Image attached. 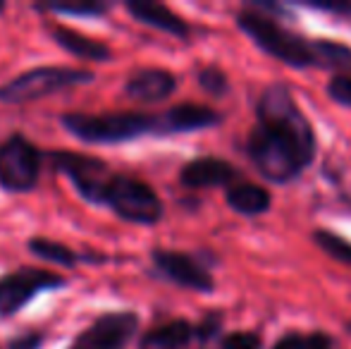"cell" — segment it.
Masks as SVG:
<instances>
[{"mask_svg":"<svg viewBox=\"0 0 351 349\" xmlns=\"http://www.w3.org/2000/svg\"><path fill=\"white\" fill-rule=\"evenodd\" d=\"M48 160L88 204L108 206L122 220L136 225H156L162 218V201L146 182L132 175H112L103 160L72 151H56Z\"/></svg>","mask_w":351,"mask_h":349,"instance_id":"cell-1","label":"cell"},{"mask_svg":"<svg viewBox=\"0 0 351 349\" xmlns=\"http://www.w3.org/2000/svg\"><path fill=\"white\" fill-rule=\"evenodd\" d=\"M60 125L86 144H122L139 139L143 134H160V115L143 112H108V115H86L67 112Z\"/></svg>","mask_w":351,"mask_h":349,"instance_id":"cell-2","label":"cell"},{"mask_svg":"<svg viewBox=\"0 0 351 349\" xmlns=\"http://www.w3.org/2000/svg\"><path fill=\"white\" fill-rule=\"evenodd\" d=\"M258 127L273 132V134L287 139L291 146L301 151L308 160H313L315 154V136L308 120L299 110L294 96L287 86L275 84L265 88V93L258 101Z\"/></svg>","mask_w":351,"mask_h":349,"instance_id":"cell-3","label":"cell"},{"mask_svg":"<svg viewBox=\"0 0 351 349\" xmlns=\"http://www.w3.org/2000/svg\"><path fill=\"white\" fill-rule=\"evenodd\" d=\"M241 32H246L251 36V41L265 51L268 56H273L275 60L285 62L291 67H308L315 65V53L313 43L304 41L296 34L282 29L275 19L265 17V14L256 12V10H244L237 17Z\"/></svg>","mask_w":351,"mask_h":349,"instance_id":"cell-4","label":"cell"},{"mask_svg":"<svg viewBox=\"0 0 351 349\" xmlns=\"http://www.w3.org/2000/svg\"><path fill=\"white\" fill-rule=\"evenodd\" d=\"M93 72L79 70V67L65 65H43L17 75L14 80L0 86V101L3 103H29L58 93L62 88L77 84H91Z\"/></svg>","mask_w":351,"mask_h":349,"instance_id":"cell-5","label":"cell"},{"mask_svg":"<svg viewBox=\"0 0 351 349\" xmlns=\"http://www.w3.org/2000/svg\"><path fill=\"white\" fill-rule=\"evenodd\" d=\"M249 158L258 168V173L273 182H287L296 177L311 163L299 149L285 141L273 132L256 127L249 136Z\"/></svg>","mask_w":351,"mask_h":349,"instance_id":"cell-6","label":"cell"},{"mask_svg":"<svg viewBox=\"0 0 351 349\" xmlns=\"http://www.w3.org/2000/svg\"><path fill=\"white\" fill-rule=\"evenodd\" d=\"M41 151L24 139L22 134H12L0 144V186L5 191L24 194L38 184L41 175Z\"/></svg>","mask_w":351,"mask_h":349,"instance_id":"cell-7","label":"cell"},{"mask_svg":"<svg viewBox=\"0 0 351 349\" xmlns=\"http://www.w3.org/2000/svg\"><path fill=\"white\" fill-rule=\"evenodd\" d=\"M65 285L67 280L62 275L43 268H29V265L3 275L0 278V316H12L36 294L46 289H60Z\"/></svg>","mask_w":351,"mask_h":349,"instance_id":"cell-8","label":"cell"},{"mask_svg":"<svg viewBox=\"0 0 351 349\" xmlns=\"http://www.w3.org/2000/svg\"><path fill=\"white\" fill-rule=\"evenodd\" d=\"M139 316L132 311L103 313L74 340L70 349H125L136 335Z\"/></svg>","mask_w":351,"mask_h":349,"instance_id":"cell-9","label":"cell"},{"mask_svg":"<svg viewBox=\"0 0 351 349\" xmlns=\"http://www.w3.org/2000/svg\"><path fill=\"white\" fill-rule=\"evenodd\" d=\"M153 265L158 273H162L167 280L182 285L186 289H196V292H213V278L210 273L199 265L191 256L180 252H167V249H156L151 254Z\"/></svg>","mask_w":351,"mask_h":349,"instance_id":"cell-10","label":"cell"},{"mask_svg":"<svg viewBox=\"0 0 351 349\" xmlns=\"http://www.w3.org/2000/svg\"><path fill=\"white\" fill-rule=\"evenodd\" d=\"M220 122L213 108L196 106V103H182V106L170 108L160 115V134H182V132L206 130Z\"/></svg>","mask_w":351,"mask_h":349,"instance_id":"cell-11","label":"cell"},{"mask_svg":"<svg viewBox=\"0 0 351 349\" xmlns=\"http://www.w3.org/2000/svg\"><path fill=\"white\" fill-rule=\"evenodd\" d=\"M127 12L141 24H148L153 29H160L165 34H172L177 38H186L189 36V27L180 14L172 12L167 5L153 3V0H130L125 5Z\"/></svg>","mask_w":351,"mask_h":349,"instance_id":"cell-12","label":"cell"},{"mask_svg":"<svg viewBox=\"0 0 351 349\" xmlns=\"http://www.w3.org/2000/svg\"><path fill=\"white\" fill-rule=\"evenodd\" d=\"M237 177V170L227 160L220 158H196L182 168V184L189 189H206V186H225Z\"/></svg>","mask_w":351,"mask_h":349,"instance_id":"cell-13","label":"cell"},{"mask_svg":"<svg viewBox=\"0 0 351 349\" xmlns=\"http://www.w3.org/2000/svg\"><path fill=\"white\" fill-rule=\"evenodd\" d=\"M177 88V80L167 70H141L132 75L125 84V93L141 103H158L165 101Z\"/></svg>","mask_w":351,"mask_h":349,"instance_id":"cell-14","label":"cell"},{"mask_svg":"<svg viewBox=\"0 0 351 349\" xmlns=\"http://www.w3.org/2000/svg\"><path fill=\"white\" fill-rule=\"evenodd\" d=\"M48 34H51V38L62 48V51H67L74 58H82V60H93V62H106V60H110V58H112L110 46L96 41V38L84 36V34L74 32V29H67V27L56 24V27H48Z\"/></svg>","mask_w":351,"mask_h":349,"instance_id":"cell-15","label":"cell"},{"mask_svg":"<svg viewBox=\"0 0 351 349\" xmlns=\"http://www.w3.org/2000/svg\"><path fill=\"white\" fill-rule=\"evenodd\" d=\"M199 335L194 330V326L186 321H172L165 326L156 328V330H148L141 337L139 349H182L191 342V337Z\"/></svg>","mask_w":351,"mask_h":349,"instance_id":"cell-16","label":"cell"},{"mask_svg":"<svg viewBox=\"0 0 351 349\" xmlns=\"http://www.w3.org/2000/svg\"><path fill=\"white\" fill-rule=\"evenodd\" d=\"M27 249L34 254V256L43 258L48 263H56V265H65V268H74L79 261H106L103 256H91V254H77L72 252L70 247L60 242H53V239H46V237H32L27 242Z\"/></svg>","mask_w":351,"mask_h":349,"instance_id":"cell-17","label":"cell"},{"mask_svg":"<svg viewBox=\"0 0 351 349\" xmlns=\"http://www.w3.org/2000/svg\"><path fill=\"white\" fill-rule=\"evenodd\" d=\"M227 204L241 215H261L270 208V194L263 186L237 184L227 191Z\"/></svg>","mask_w":351,"mask_h":349,"instance_id":"cell-18","label":"cell"},{"mask_svg":"<svg viewBox=\"0 0 351 349\" xmlns=\"http://www.w3.org/2000/svg\"><path fill=\"white\" fill-rule=\"evenodd\" d=\"M315 65L339 72V77H351V48L335 41H313Z\"/></svg>","mask_w":351,"mask_h":349,"instance_id":"cell-19","label":"cell"},{"mask_svg":"<svg viewBox=\"0 0 351 349\" xmlns=\"http://www.w3.org/2000/svg\"><path fill=\"white\" fill-rule=\"evenodd\" d=\"M313 242L318 244V247L323 249L328 256H332V258H337V261L351 265V242H347L344 237L330 232V230H315Z\"/></svg>","mask_w":351,"mask_h":349,"instance_id":"cell-20","label":"cell"},{"mask_svg":"<svg viewBox=\"0 0 351 349\" xmlns=\"http://www.w3.org/2000/svg\"><path fill=\"white\" fill-rule=\"evenodd\" d=\"M36 10L53 14H67V17H101L108 12L106 3H84V5H58V3H38Z\"/></svg>","mask_w":351,"mask_h":349,"instance_id":"cell-21","label":"cell"},{"mask_svg":"<svg viewBox=\"0 0 351 349\" xmlns=\"http://www.w3.org/2000/svg\"><path fill=\"white\" fill-rule=\"evenodd\" d=\"M199 84L208 93H213V96H222L227 91V77L220 70H215V67H208V70H204L199 75Z\"/></svg>","mask_w":351,"mask_h":349,"instance_id":"cell-22","label":"cell"},{"mask_svg":"<svg viewBox=\"0 0 351 349\" xmlns=\"http://www.w3.org/2000/svg\"><path fill=\"white\" fill-rule=\"evenodd\" d=\"M328 93L332 101L351 108V77H335L328 84Z\"/></svg>","mask_w":351,"mask_h":349,"instance_id":"cell-23","label":"cell"},{"mask_svg":"<svg viewBox=\"0 0 351 349\" xmlns=\"http://www.w3.org/2000/svg\"><path fill=\"white\" fill-rule=\"evenodd\" d=\"M222 349H261V340L254 333H232L222 340Z\"/></svg>","mask_w":351,"mask_h":349,"instance_id":"cell-24","label":"cell"},{"mask_svg":"<svg viewBox=\"0 0 351 349\" xmlns=\"http://www.w3.org/2000/svg\"><path fill=\"white\" fill-rule=\"evenodd\" d=\"M43 333H27L22 337L10 340V349H41Z\"/></svg>","mask_w":351,"mask_h":349,"instance_id":"cell-25","label":"cell"},{"mask_svg":"<svg viewBox=\"0 0 351 349\" xmlns=\"http://www.w3.org/2000/svg\"><path fill=\"white\" fill-rule=\"evenodd\" d=\"M308 8L323 10V12H335V14H351V3H318V0H308Z\"/></svg>","mask_w":351,"mask_h":349,"instance_id":"cell-26","label":"cell"},{"mask_svg":"<svg viewBox=\"0 0 351 349\" xmlns=\"http://www.w3.org/2000/svg\"><path fill=\"white\" fill-rule=\"evenodd\" d=\"M304 349H332V342L323 333H313L304 340Z\"/></svg>","mask_w":351,"mask_h":349,"instance_id":"cell-27","label":"cell"},{"mask_svg":"<svg viewBox=\"0 0 351 349\" xmlns=\"http://www.w3.org/2000/svg\"><path fill=\"white\" fill-rule=\"evenodd\" d=\"M304 335H287L275 345V349H304Z\"/></svg>","mask_w":351,"mask_h":349,"instance_id":"cell-28","label":"cell"},{"mask_svg":"<svg viewBox=\"0 0 351 349\" xmlns=\"http://www.w3.org/2000/svg\"><path fill=\"white\" fill-rule=\"evenodd\" d=\"M3 12H5V3L0 0V14H3Z\"/></svg>","mask_w":351,"mask_h":349,"instance_id":"cell-29","label":"cell"},{"mask_svg":"<svg viewBox=\"0 0 351 349\" xmlns=\"http://www.w3.org/2000/svg\"><path fill=\"white\" fill-rule=\"evenodd\" d=\"M347 330H349V333H351V323H347Z\"/></svg>","mask_w":351,"mask_h":349,"instance_id":"cell-30","label":"cell"}]
</instances>
